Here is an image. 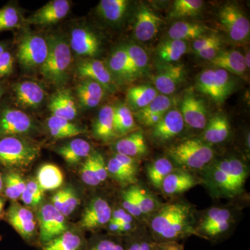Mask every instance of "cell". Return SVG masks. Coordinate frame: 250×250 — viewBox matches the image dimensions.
<instances>
[{
    "label": "cell",
    "mask_w": 250,
    "mask_h": 250,
    "mask_svg": "<svg viewBox=\"0 0 250 250\" xmlns=\"http://www.w3.org/2000/svg\"><path fill=\"white\" fill-rule=\"evenodd\" d=\"M16 103L21 107L36 109L40 107L45 98L43 87L34 81L18 82L13 87Z\"/></svg>",
    "instance_id": "19"
},
{
    "label": "cell",
    "mask_w": 250,
    "mask_h": 250,
    "mask_svg": "<svg viewBox=\"0 0 250 250\" xmlns=\"http://www.w3.org/2000/svg\"><path fill=\"white\" fill-rule=\"evenodd\" d=\"M131 63L139 76H141L147 72L149 65V57L146 51L137 45L128 44L123 46Z\"/></svg>",
    "instance_id": "47"
},
{
    "label": "cell",
    "mask_w": 250,
    "mask_h": 250,
    "mask_svg": "<svg viewBox=\"0 0 250 250\" xmlns=\"http://www.w3.org/2000/svg\"><path fill=\"white\" fill-rule=\"evenodd\" d=\"M106 90L98 82L83 79L76 87L79 105L82 109H91L98 106L104 97Z\"/></svg>",
    "instance_id": "26"
},
{
    "label": "cell",
    "mask_w": 250,
    "mask_h": 250,
    "mask_svg": "<svg viewBox=\"0 0 250 250\" xmlns=\"http://www.w3.org/2000/svg\"><path fill=\"white\" fill-rule=\"evenodd\" d=\"M106 66L113 79L115 77L119 80H131L139 77L123 46L111 54Z\"/></svg>",
    "instance_id": "28"
},
{
    "label": "cell",
    "mask_w": 250,
    "mask_h": 250,
    "mask_svg": "<svg viewBox=\"0 0 250 250\" xmlns=\"http://www.w3.org/2000/svg\"><path fill=\"white\" fill-rule=\"evenodd\" d=\"M6 51V45L4 43L0 42V56Z\"/></svg>",
    "instance_id": "62"
},
{
    "label": "cell",
    "mask_w": 250,
    "mask_h": 250,
    "mask_svg": "<svg viewBox=\"0 0 250 250\" xmlns=\"http://www.w3.org/2000/svg\"><path fill=\"white\" fill-rule=\"evenodd\" d=\"M86 241L77 230L69 229L60 236L41 246L42 250H86Z\"/></svg>",
    "instance_id": "30"
},
{
    "label": "cell",
    "mask_w": 250,
    "mask_h": 250,
    "mask_svg": "<svg viewBox=\"0 0 250 250\" xmlns=\"http://www.w3.org/2000/svg\"><path fill=\"white\" fill-rule=\"evenodd\" d=\"M111 220L116 222L120 225L125 223H139L140 222L134 218L132 215L129 214L124 208H122L121 207L113 208L112 210Z\"/></svg>",
    "instance_id": "55"
},
{
    "label": "cell",
    "mask_w": 250,
    "mask_h": 250,
    "mask_svg": "<svg viewBox=\"0 0 250 250\" xmlns=\"http://www.w3.org/2000/svg\"><path fill=\"white\" fill-rule=\"evenodd\" d=\"M203 4L204 1L201 0H176L170 15L172 18L197 16L201 11Z\"/></svg>",
    "instance_id": "46"
},
{
    "label": "cell",
    "mask_w": 250,
    "mask_h": 250,
    "mask_svg": "<svg viewBox=\"0 0 250 250\" xmlns=\"http://www.w3.org/2000/svg\"><path fill=\"white\" fill-rule=\"evenodd\" d=\"M37 143L23 136L0 137V167L8 170H24L40 154Z\"/></svg>",
    "instance_id": "4"
},
{
    "label": "cell",
    "mask_w": 250,
    "mask_h": 250,
    "mask_svg": "<svg viewBox=\"0 0 250 250\" xmlns=\"http://www.w3.org/2000/svg\"><path fill=\"white\" fill-rule=\"evenodd\" d=\"M36 180L44 191L54 190L62 187L64 182V176L58 166L52 164H45L41 166L38 170Z\"/></svg>",
    "instance_id": "36"
},
{
    "label": "cell",
    "mask_w": 250,
    "mask_h": 250,
    "mask_svg": "<svg viewBox=\"0 0 250 250\" xmlns=\"http://www.w3.org/2000/svg\"><path fill=\"white\" fill-rule=\"evenodd\" d=\"M159 95L152 85L143 84L129 88L126 93V101L129 107L138 111L147 106Z\"/></svg>",
    "instance_id": "37"
},
{
    "label": "cell",
    "mask_w": 250,
    "mask_h": 250,
    "mask_svg": "<svg viewBox=\"0 0 250 250\" xmlns=\"http://www.w3.org/2000/svg\"><path fill=\"white\" fill-rule=\"evenodd\" d=\"M186 72L181 65H169L153 79L156 90L161 95H171L185 80Z\"/></svg>",
    "instance_id": "24"
},
{
    "label": "cell",
    "mask_w": 250,
    "mask_h": 250,
    "mask_svg": "<svg viewBox=\"0 0 250 250\" xmlns=\"http://www.w3.org/2000/svg\"><path fill=\"white\" fill-rule=\"evenodd\" d=\"M39 243L41 246L57 238L68 230L66 218L51 203L41 205L37 214Z\"/></svg>",
    "instance_id": "9"
},
{
    "label": "cell",
    "mask_w": 250,
    "mask_h": 250,
    "mask_svg": "<svg viewBox=\"0 0 250 250\" xmlns=\"http://www.w3.org/2000/svg\"><path fill=\"white\" fill-rule=\"evenodd\" d=\"M172 161L167 157H159L148 164L146 175L149 183L154 188L161 190L166 177L174 170Z\"/></svg>",
    "instance_id": "38"
},
{
    "label": "cell",
    "mask_w": 250,
    "mask_h": 250,
    "mask_svg": "<svg viewBox=\"0 0 250 250\" xmlns=\"http://www.w3.org/2000/svg\"><path fill=\"white\" fill-rule=\"evenodd\" d=\"M173 104L170 97L159 94L152 103L136 112V118L145 126L153 127L170 109Z\"/></svg>",
    "instance_id": "23"
},
{
    "label": "cell",
    "mask_w": 250,
    "mask_h": 250,
    "mask_svg": "<svg viewBox=\"0 0 250 250\" xmlns=\"http://www.w3.org/2000/svg\"><path fill=\"white\" fill-rule=\"evenodd\" d=\"M129 4L127 0H101L97 7V12L107 22L118 23L126 14Z\"/></svg>",
    "instance_id": "39"
},
{
    "label": "cell",
    "mask_w": 250,
    "mask_h": 250,
    "mask_svg": "<svg viewBox=\"0 0 250 250\" xmlns=\"http://www.w3.org/2000/svg\"><path fill=\"white\" fill-rule=\"evenodd\" d=\"M184 246L179 242H166V243H155L153 250H184Z\"/></svg>",
    "instance_id": "58"
},
{
    "label": "cell",
    "mask_w": 250,
    "mask_h": 250,
    "mask_svg": "<svg viewBox=\"0 0 250 250\" xmlns=\"http://www.w3.org/2000/svg\"><path fill=\"white\" fill-rule=\"evenodd\" d=\"M46 127L54 139H65L75 137L85 133V129L80 125L63 118L51 116L46 121Z\"/></svg>",
    "instance_id": "33"
},
{
    "label": "cell",
    "mask_w": 250,
    "mask_h": 250,
    "mask_svg": "<svg viewBox=\"0 0 250 250\" xmlns=\"http://www.w3.org/2000/svg\"><path fill=\"white\" fill-rule=\"evenodd\" d=\"M1 238H2V237H1V235H0V241H1Z\"/></svg>",
    "instance_id": "64"
},
{
    "label": "cell",
    "mask_w": 250,
    "mask_h": 250,
    "mask_svg": "<svg viewBox=\"0 0 250 250\" xmlns=\"http://www.w3.org/2000/svg\"><path fill=\"white\" fill-rule=\"evenodd\" d=\"M234 211L231 208L225 207H213L206 210L196 220L195 231L196 235L200 231L209 228L215 224L223 223L235 218Z\"/></svg>",
    "instance_id": "34"
},
{
    "label": "cell",
    "mask_w": 250,
    "mask_h": 250,
    "mask_svg": "<svg viewBox=\"0 0 250 250\" xmlns=\"http://www.w3.org/2000/svg\"><path fill=\"white\" fill-rule=\"evenodd\" d=\"M47 54V38L34 33H27L21 38L18 46L17 59L24 70H40L45 62Z\"/></svg>",
    "instance_id": "7"
},
{
    "label": "cell",
    "mask_w": 250,
    "mask_h": 250,
    "mask_svg": "<svg viewBox=\"0 0 250 250\" xmlns=\"http://www.w3.org/2000/svg\"><path fill=\"white\" fill-rule=\"evenodd\" d=\"M76 71L82 79H89L98 82L106 91L116 90L115 80L107 66L102 61L95 59H82L77 62Z\"/></svg>",
    "instance_id": "14"
},
{
    "label": "cell",
    "mask_w": 250,
    "mask_h": 250,
    "mask_svg": "<svg viewBox=\"0 0 250 250\" xmlns=\"http://www.w3.org/2000/svg\"><path fill=\"white\" fill-rule=\"evenodd\" d=\"M180 112L184 123L192 129H204L208 123L205 104L194 94L189 93L184 96Z\"/></svg>",
    "instance_id": "17"
},
{
    "label": "cell",
    "mask_w": 250,
    "mask_h": 250,
    "mask_svg": "<svg viewBox=\"0 0 250 250\" xmlns=\"http://www.w3.org/2000/svg\"><path fill=\"white\" fill-rule=\"evenodd\" d=\"M76 102L68 89H60L49 99L48 107L52 116L73 121L78 115Z\"/></svg>",
    "instance_id": "25"
},
{
    "label": "cell",
    "mask_w": 250,
    "mask_h": 250,
    "mask_svg": "<svg viewBox=\"0 0 250 250\" xmlns=\"http://www.w3.org/2000/svg\"><path fill=\"white\" fill-rule=\"evenodd\" d=\"M129 188L146 222H147L149 216L159 208L161 203L152 193L148 191L147 189L142 186L134 184L129 186Z\"/></svg>",
    "instance_id": "41"
},
{
    "label": "cell",
    "mask_w": 250,
    "mask_h": 250,
    "mask_svg": "<svg viewBox=\"0 0 250 250\" xmlns=\"http://www.w3.org/2000/svg\"><path fill=\"white\" fill-rule=\"evenodd\" d=\"M56 152L70 166H75L84 161L91 154L92 147L88 141L74 139L56 149Z\"/></svg>",
    "instance_id": "29"
},
{
    "label": "cell",
    "mask_w": 250,
    "mask_h": 250,
    "mask_svg": "<svg viewBox=\"0 0 250 250\" xmlns=\"http://www.w3.org/2000/svg\"><path fill=\"white\" fill-rule=\"evenodd\" d=\"M218 43H221V40L218 36H202L201 38L194 40L193 43H192V49L196 53L202 49Z\"/></svg>",
    "instance_id": "56"
},
{
    "label": "cell",
    "mask_w": 250,
    "mask_h": 250,
    "mask_svg": "<svg viewBox=\"0 0 250 250\" xmlns=\"http://www.w3.org/2000/svg\"><path fill=\"white\" fill-rule=\"evenodd\" d=\"M196 86L215 103L223 104L232 93L234 83L228 72L216 68L202 72L197 77Z\"/></svg>",
    "instance_id": "6"
},
{
    "label": "cell",
    "mask_w": 250,
    "mask_h": 250,
    "mask_svg": "<svg viewBox=\"0 0 250 250\" xmlns=\"http://www.w3.org/2000/svg\"><path fill=\"white\" fill-rule=\"evenodd\" d=\"M167 156L184 170H204L214 160L209 144L197 139L186 140L167 149Z\"/></svg>",
    "instance_id": "5"
},
{
    "label": "cell",
    "mask_w": 250,
    "mask_h": 250,
    "mask_svg": "<svg viewBox=\"0 0 250 250\" xmlns=\"http://www.w3.org/2000/svg\"><path fill=\"white\" fill-rule=\"evenodd\" d=\"M187 48L185 41L170 39L159 46L157 54L163 62L170 63L182 58L187 52Z\"/></svg>",
    "instance_id": "44"
},
{
    "label": "cell",
    "mask_w": 250,
    "mask_h": 250,
    "mask_svg": "<svg viewBox=\"0 0 250 250\" xmlns=\"http://www.w3.org/2000/svg\"><path fill=\"white\" fill-rule=\"evenodd\" d=\"M114 129L118 137H123L136 129L134 116L127 105L124 104L113 106Z\"/></svg>",
    "instance_id": "42"
},
{
    "label": "cell",
    "mask_w": 250,
    "mask_h": 250,
    "mask_svg": "<svg viewBox=\"0 0 250 250\" xmlns=\"http://www.w3.org/2000/svg\"><path fill=\"white\" fill-rule=\"evenodd\" d=\"M162 20L152 10L142 6L135 21L134 33L136 39L143 42L152 40L159 32Z\"/></svg>",
    "instance_id": "21"
},
{
    "label": "cell",
    "mask_w": 250,
    "mask_h": 250,
    "mask_svg": "<svg viewBox=\"0 0 250 250\" xmlns=\"http://www.w3.org/2000/svg\"><path fill=\"white\" fill-rule=\"evenodd\" d=\"M112 148L116 154L136 159L147 155L149 152L146 137L141 131L130 133L117 140L113 143Z\"/></svg>",
    "instance_id": "22"
},
{
    "label": "cell",
    "mask_w": 250,
    "mask_h": 250,
    "mask_svg": "<svg viewBox=\"0 0 250 250\" xmlns=\"http://www.w3.org/2000/svg\"><path fill=\"white\" fill-rule=\"evenodd\" d=\"M44 190L40 187L36 179H29L26 182V188L21 195V200L28 208H36L42 204L44 198Z\"/></svg>",
    "instance_id": "48"
},
{
    "label": "cell",
    "mask_w": 250,
    "mask_h": 250,
    "mask_svg": "<svg viewBox=\"0 0 250 250\" xmlns=\"http://www.w3.org/2000/svg\"><path fill=\"white\" fill-rule=\"evenodd\" d=\"M113 116L114 109L111 105H105L100 110L92 129L95 139L108 143L118 138L115 131Z\"/></svg>",
    "instance_id": "27"
},
{
    "label": "cell",
    "mask_w": 250,
    "mask_h": 250,
    "mask_svg": "<svg viewBox=\"0 0 250 250\" xmlns=\"http://www.w3.org/2000/svg\"><path fill=\"white\" fill-rule=\"evenodd\" d=\"M202 182L192 172L184 169H174L163 182L161 190L167 196H177Z\"/></svg>",
    "instance_id": "20"
},
{
    "label": "cell",
    "mask_w": 250,
    "mask_h": 250,
    "mask_svg": "<svg viewBox=\"0 0 250 250\" xmlns=\"http://www.w3.org/2000/svg\"><path fill=\"white\" fill-rule=\"evenodd\" d=\"M6 202V199L4 196L0 195V220L4 217V206Z\"/></svg>",
    "instance_id": "59"
},
{
    "label": "cell",
    "mask_w": 250,
    "mask_h": 250,
    "mask_svg": "<svg viewBox=\"0 0 250 250\" xmlns=\"http://www.w3.org/2000/svg\"><path fill=\"white\" fill-rule=\"evenodd\" d=\"M3 94V88L2 87H1V85H0V98H1V95H2Z\"/></svg>",
    "instance_id": "63"
},
{
    "label": "cell",
    "mask_w": 250,
    "mask_h": 250,
    "mask_svg": "<svg viewBox=\"0 0 250 250\" xmlns=\"http://www.w3.org/2000/svg\"><path fill=\"white\" fill-rule=\"evenodd\" d=\"M48 54L40 72L43 78L56 87H62L68 80L72 63V50L66 39L59 34L47 36Z\"/></svg>",
    "instance_id": "3"
},
{
    "label": "cell",
    "mask_w": 250,
    "mask_h": 250,
    "mask_svg": "<svg viewBox=\"0 0 250 250\" xmlns=\"http://www.w3.org/2000/svg\"><path fill=\"white\" fill-rule=\"evenodd\" d=\"M195 210L190 203L174 200L161 204L149 216L148 231L155 243L180 242L196 235Z\"/></svg>",
    "instance_id": "1"
},
{
    "label": "cell",
    "mask_w": 250,
    "mask_h": 250,
    "mask_svg": "<svg viewBox=\"0 0 250 250\" xmlns=\"http://www.w3.org/2000/svg\"><path fill=\"white\" fill-rule=\"evenodd\" d=\"M113 208L103 197H95L85 207L80 221L81 229L98 231L106 228L111 219Z\"/></svg>",
    "instance_id": "12"
},
{
    "label": "cell",
    "mask_w": 250,
    "mask_h": 250,
    "mask_svg": "<svg viewBox=\"0 0 250 250\" xmlns=\"http://www.w3.org/2000/svg\"><path fill=\"white\" fill-rule=\"evenodd\" d=\"M22 17L17 8L6 6L0 9V32L19 27Z\"/></svg>",
    "instance_id": "51"
},
{
    "label": "cell",
    "mask_w": 250,
    "mask_h": 250,
    "mask_svg": "<svg viewBox=\"0 0 250 250\" xmlns=\"http://www.w3.org/2000/svg\"><path fill=\"white\" fill-rule=\"evenodd\" d=\"M70 1L67 0H53L44 5L25 20L28 24L47 26L56 24L68 14Z\"/></svg>",
    "instance_id": "16"
},
{
    "label": "cell",
    "mask_w": 250,
    "mask_h": 250,
    "mask_svg": "<svg viewBox=\"0 0 250 250\" xmlns=\"http://www.w3.org/2000/svg\"><path fill=\"white\" fill-rule=\"evenodd\" d=\"M126 250H153L154 241L146 228H141L137 231L125 237Z\"/></svg>",
    "instance_id": "45"
},
{
    "label": "cell",
    "mask_w": 250,
    "mask_h": 250,
    "mask_svg": "<svg viewBox=\"0 0 250 250\" xmlns=\"http://www.w3.org/2000/svg\"><path fill=\"white\" fill-rule=\"evenodd\" d=\"M206 32L207 28L202 24L179 21L172 24L167 34L172 40L185 41L201 38Z\"/></svg>",
    "instance_id": "40"
},
{
    "label": "cell",
    "mask_w": 250,
    "mask_h": 250,
    "mask_svg": "<svg viewBox=\"0 0 250 250\" xmlns=\"http://www.w3.org/2000/svg\"><path fill=\"white\" fill-rule=\"evenodd\" d=\"M219 20L231 40L242 42L249 39V20L236 5L228 4L223 6L219 12Z\"/></svg>",
    "instance_id": "10"
},
{
    "label": "cell",
    "mask_w": 250,
    "mask_h": 250,
    "mask_svg": "<svg viewBox=\"0 0 250 250\" xmlns=\"http://www.w3.org/2000/svg\"><path fill=\"white\" fill-rule=\"evenodd\" d=\"M52 206L65 217L69 216L80 205V197L70 187L62 188L52 197Z\"/></svg>",
    "instance_id": "35"
},
{
    "label": "cell",
    "mask_w": 250,
    "mask_h": 250,
    "mask_svg": "<svg viewBox=\"0 0 250 250\" xmlns=\"http://www.w3.org/2000/svg\"><path fill=\"white\" fill-rule=\"evenodd\" d=\"M86 250H126L124 241L120 237L100 236L94 238L87 246Z\"/></svg>",
    "instance_id": "49"
},
{
    "label": "cell",
    "mask_w": 250,
    "mask_h": 250,
    "mask_svg": "<svg viewBox=\"0 0 250 250\" xmlns=\"http://www.w3.org/2000/svg\"><path fill=\"white\" fill-rule=\"evenodd\" d=\"M35 129L32 118L21 110L6 108L0 113V137L25 136Z\"/></svg>",
    "instance_id": "11"
},
{
    "label": "cell",
    "mask_w": 250,
    "mask_h": 250,
    "mask_svg": "<svg viewBox=\"0 0 250 250\" xmlns=\"http://www.w3.org/2000/svg\"><path fill=\"white\" fill-rule=\"evenodd\" d=\"M4 188L2 194L6 199L17 202L25 190L26 181L18 171L9 170L3 174Z\"/></svg>",
    "instance_id": "43"
},
{
    "label": "cell",
    "mask_w": 250,
    "mask_h": 250,
    "mask_svg": "<svg viewBox=\"0 0 250 250\" xmlns=\"http://www.w3.org/2000/svg\"><path fill=\"white\" fill-rule=\"evenodd\" d=\"M4 188V180H3V174L0 172V195H1Z\"/></svg>",
    "instance_id": "61"
},
{
    "label": "cell",
    "mask_w": 250,
    "mask_h": 250,
    "mask_svg": "<svg viewBox=\"0 0 250 250\" xmlns=\"http://www.w3.org/2000/svg\"><path fill=\"white\" fill-rule=\"evenodd\" d=\"M4 218L27 243L33 244L39 240L37 220L30 208L12 202L4 212Z\"/></svg>",
    "instance_id": "8"
},
{
    "label": "cell",
    "mask_w": 250,
    "mask_h": 250,
    "mask_svg": "<svg viewBox=\"0 0 250 250\" xmlns=\"http://www.w3.org/2000/svg\"><path fill=\"white\" fill-rule=\"evenodd\" d=\"M183 117L180 111L170 109L153 126L152 137L159 143H165L174 139L182 132L184 128Z\"/></svg>",
    "instance_id": "18"
},
{
    "label": "cell",
    "mask_w": 250,
    "mask_h": 250,
    "mask_svg": "<svg viewBox=\"0 0 250 250\" xmlns=\"http://www.w3.org/2000/svg\"><path fill=\"white\" fill-rule=\"evenodd\" d=\"M204 171V182L213 196L233 198L241 195L249 170L246 163L234 156L213 160Z\"/></svg>",
    "instance_id": "2"
},
{
    "label": "cell",
    "mask_w": 250,
    "mask_h": 250,
    "mask_svg": "<svg viewBox=\"0 0 250 250\" xmlns=\"http://www.w3.org/2000/svg\"><path fill=\"white\" fill-rule=\"evenodd\" d=\"M14 59L8 51L0 56V78L9 76L14 69Z\"/></svg>",
    "instance_id": "54"
},
{
    "label": "cell",
    "mask_w": 250,
    "mask_h": 250,
    "mask_svg": "<svg viewBox=\"0 0 250 250\" xmlns=\"http://www.w3.org/2000/svg\"><path fill=\"white\" fill-rule=\"evenodd\" d=\"M244 60L245 63H246V65L247 68L249 69L250 66V51H247L246 55L244 56Z\"/></svg>",
    "instance_id": "60"
},
{
    "label": "cell",
    "mask_w": 250,
    "mask_h": 250,
    "mask_svg": "<svg viewBox=\"0 0 250 250\" xmlns=\"http://www.w3.org/2000/svg\"><path fill=\"white\" fill-rule=\"evenodd\" d=\"M220 47H221V43L215 44V45L209 46L207 48L199 51V52H196V54L197 55L202 59L211 61L221 51L220 50Z\"/></svg>",
    "instance_id": "57"
},
{
    "label": "cell",
    "mask_w": 250,
    "mask_h": 250,
    "mask_svg": "<svg viewBox=\"0 0 250 250\" xmlns=\"http://www.w3.org/2000/svg\"><path fill=\"white\" fill-rule=\"evenodd\" d=\"M230 124L228 118L217 114L210 118L204 129V141L208 144H219L228 139Z\"/></svg>",
    "instance_id": "32"
},
{
    "label": "cell",
    "mask_w": 250,
    "mask_h": 250,
    "mask_svg": "<svg viewBox=\"0 0 250 250\" xmlns=\"http://www.w3.org/2000/svg\"><path fill=\"white\" fill-rule=\"evenodd\" d=\"M121 207L141 223L146 222L129 187L122 192Z\"/></svg>",
    "instance_id": "53"
},
{
    "label": "cell",
    "mask_w": 250,
    "mask_h": 250,
    "mask_svg": "<svg viewBox=\"0 0 250 250\" xmlns=\"http://www.w3.org/2000/svg\"><path fill=\"white\" fill-rule=\"evenodd\" d=\"M210 62L217 68L223 69L238 76H243L248 70L244 55L237 50L220 51Z\"/></svg>",
    "instance_id": "31"
},
{
    "label": "cell",
    "mask_w": 250,
    "mask_h": 250,
    "mask_svg": "<svg viewBox=\"0 0 250 250\" xmlns=\"http://www.w3.org/2000/svg\"><path fill=\"white\" fill-rule=\"evenodd\" d=\"M80 175L82 182L89 187H98L102 184L99 179L98 171L95 165L94 151L83 161L80 169Z\"/></svg>",
    "instance_id": "50"
},
{
    "label": "cell",
    "mask_w": 250,
    "mask_h": 250,
    "mask_svg": "<svg viewBox=\"0 0 250 250\" xmlns=\"http://www.w3.org/2000/svg\"><path fill=\"white\" fill-rule=\"evenodd\" d=\"M70 49L79 57L93 59L101 49V41L98 36L87 27L74 28L70 34Z\"/></svg>",
    "instance_id": "15"
},
{
    "label": "cell",
    "mask_w": 250,
    "mask_h": 250,
    "mask_svg": "<svg viewBox=\"0 0 250 250\" xmlns=\"http://www.w3.org/2000/svg\"><path fill=\"white\" fill-rule=\"evenodd\" d=\"M108 176L123 186L136 184L139 172L137 160L122 154H115L106 163Z\"/></svg>",
    "instance_id": "13"
},
{
    "label": "cell",
    "mask_w": 250,
    "mask_h": 250,
    "mask_svg": "<svg viewBox=\"0 0 250 250\" xmlns=\"http://www.w3.org/2000/svg\"><path fill=\"white\" fill-rule=\"evenodd\" d=\"M235 222H236V219H233L223 223L215 224L200 231L197 233V236L212 241H218L223 237L227 236V234L231 231Z\"/></svg>",
    "instance_id": "52"
}]
</instances>
